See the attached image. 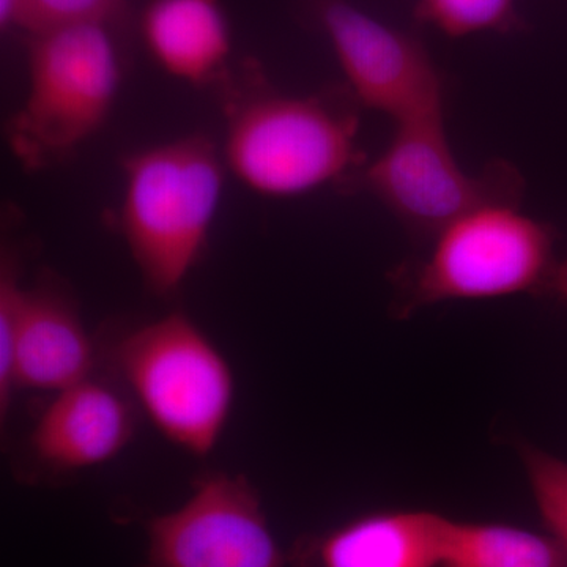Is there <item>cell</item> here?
I'll use <instances>...</instances> for the list:
<instances>
[{"mask_svg": "<svg viewBox=\"0 0 567 567\" xmlns=\"http://www.w3.org/2000/svg\"><path fill=\"white\" fill-rule=\"evenodd\" d=\"M118 223L145 286L177 292L199 262L221 204L223 158L204 136L130 153Z\"/></svg>", "mask_w": 567, "mask_h": 567, "instance_id": "obj_1", "label": "cell"}, {"mask_svg": "<svg viewBox=\"0 0 567 567\" xmlns=\"http://www.w3.org/2000/svg\"><path fill=\"white\" fill-rule=\"evenodd\" d=\"M28 93L7 125V142L28 169L69 158L102 128L121 85L107 24L61 25L31 33Z\"/></svg>", "mask_w": 567, "mask_h": 567, "instance_id": "obj_4", "label": "cell"}, {"mask_svg": "<svg viewBox=\"0 0 567 567\" xmlns=\"http://www.w3.org/2000/svg\"><path fill=\"white\" fill-rule=\"evenodd\" d=\"M440 567H567V546L514 525L447 518Z\"/></svg>", "mask_w": 567, "mask_h": 567, "instance_id": "obj_13", "label": "cell"}, {"mask_svg": "<svg viewBox=\"0 0 567 567\" xmlns=\"http://www.w3.org/2000/svg\"><path fill=\"white\" fill-rule=\"evenodd\" d=\"M136 409L121 383L96 374L52 394L22 443V473L40 480L110 464L133 442Z\"/></svg>", "mask_w": 567, "mask_h": 567, "instance_id": "obj_9", "label": "cell"}, {"mask_svg": "<svg viewBox=\"0 0 567 567\" xmlns=\"http://www.w3.org/2000/svg\"><path fill=\"white\" fill-rule=\"evenodd\" d=\"M320 21L358 103L395 123L445 117V82L416 37L347 0H323Z\"/></svg>", "mask_w": 567, "mask_h": 567, "instance_id": "obj_8", "label": "cell"}, {"mask_svg": "<svg viewBox=\"0 0 567 567\" xmlns=\"http://www.w3.org/2000/svg\"><path fill=\"white\" fill-rule=\"evenodd\" d=\"M416 17L454 39L522 28L516 0H417Z\"/></svg>", "mask_w": 567, "mask_h": 567, "instance_id": "obj_14", "label": "cell"}, {"mask_svg": "<svg viewBox=\"0 0 567 567\" xmlns=\"http://www.w3.org/2000/svg\"><path fill=\"white\" fill-rule=\"evenodd\" d=\"M358 130L357 106L341 96L259 93L230 112L224 162L254 192L297 196L364 166Z\"/></svg>", "mask_w": 567, "mask_h": 567, "instance_id": "obj_3", "label": "cell"}, {"mask_svg": "<svg viewBox=\"0 0 567 567\" xmlns=\"http://www.w3.org/2000/svg\"><path fill=\"white\" fill-rule=\"evenodd\" d=\"M344 185L372 194L410 233L424 238L484 205L520 204L525 188L516 166L503 159L477 174L462 169L443 117L395 123L385 151Z\"/></svg>", "mask_w": 567, "mask_h": 567, "instance_id": "obj_6", "label": "cell"}, {"mask_svg": "<svg viewBox=\"0 0 567 567\" xmlns=\"http://www.w3.org/2000/svg\"><path fill=\"white\" fill-rule=\"evenodd\" d=\"M447 518L427 511H388L298 537L289 567H440Z\"/></svg>", "mask_w": 567, "mask_h": 567, "instance_id": "obj_11", "label": "cell"}, {"mask_svg": "<svg viewBox=\"0 0 567 567\" xmlns=\"http://www.w3.org/2000/svg\"><path fill=\"white\" fill-rule=\"evenodd\" d=\"M543 292L554 295L558 300L567 303V257L561 264L555 265Z\"/></svg>", "mask_w": 567, "mask_h": 567, "instance_id": "obj_17", "label": "cell"}, {"mask_svg": "<svg viewBox=\"0 0 567 567\" xmlns=\"http://www.w3.org/2000/svg\"><path fill=\"white\" fill-rule=\"evenodd\" d=\"M99 353L76 303L55 287H24L18 303L0 398L20 390L59 393L95 374Z\"/></svg>", "mask_w": 567, "mask_h": 567, "instance_id": "obj_10", "label": "cell"}, {"mask_svg": "<svg viewBox=\"0 0 567 567\" xmlns=\"http://www.w3.org/2000/svg\"><path fill=\"white\" fill-rule=\"evenodd\" d=\"M123 11V0H24L20 28L31 33L61 25L110 24Z\"/></svg>", "mask_w": 567, "mask_h": 567, "instance_id": "obj_16", "label": "cell"}, {"mask_svg": "<svg viewBox=\"0 0 567 567\" xmlns=\"http://www.w3.org/2000/svg\"><path fill=\"white\" fill-rule=\"evenodd\" d=\"M118 382L173 445L210 456L233 415V365L192 317L171 312L122 336L110 353Z\"/></svg>", "mask_w": 567, "mask_h": 567, "instance_id": "obj_2", "label": "cell"}, {"mask_svg": "<svg viewBox=\"0 0 567 567\" xmlns=\"http://www.w3.org/2000/svg\"><path fill=\"white\" fill-rule=\"evenodd\" d=\"M555 235L520 204H491L466 213L434 237L424 260L402 267L394 315L405 319L427 306L543 292L555 268Z\"/></svg>", "mask_w": 567, "mask_h": 567, "instance_id": "obj_5", "label": "cell"}, {"mask_svg": "<svg viewBox=\"0 0 567 567\" xmlns=\"http://www.w3.org/2000/svg\"><path fill=\"white\" fill-rule=\"evenodd\" d=\"M22 3L24 0H0V25L3 31L21 24Z\"/></svg>", "mask_w": 567, "mask_h": 567, "instance_id": "obj_18", "label": "cell"}, {"mask_svg": "<svg viewBox=\"0 0 567 567\" xmlns=\"http://www.w3.org/2000/svg\"><path fill=\"white\" fill-rule=\"evenodd\" d=\"M516 446L544 524L567 546V462L525 440Z\"/></svg>", "mask_w": 567, "mask_h": 567, "instance_id": "obj_15", "label": "cell"}, {"mask_svg": "<svg viewBox=\"0 0 567 567\" xmlns=\"http://www.w3.org/2000/svg\"><path fill=\"white\" fill-rule=\"evenodd\" d=\"M142 33L156 62L192 84L215 78L233 47L219 0H152Z\"/></svg>", "mask_w": 567, "mask_h": 567, "instance_id": "obj_12", "label": "cell"}, {"mask_svg": "<svg viewBox=\"0 0 567 567\" xmlns=\"http://www.w3.org/2000/svg\"><path fill=\"white\" fill-rule=\"evenodd\" d=\"M144 567H289L248 476L210 470L169 513L145 522Z\"/></svg>", "mask_w": 567, "mask_h": 567, "instance_id": "obj_7", "label": "cell"}]
</instances>
